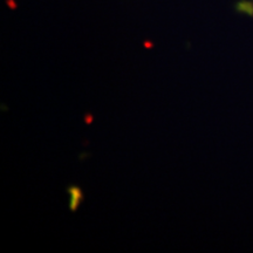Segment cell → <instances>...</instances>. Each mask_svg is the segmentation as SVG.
Wrapping results in <instances>:
<instances>
[{
  "label": "cell",
  "instance_id": "277c9868",
  "mask_svg": "<svg viewBox=\"0 0 253 253\" xmlns=\"http://www.w3.org/2000/svg\"><path fill=\"white\" fill-rule=\"evenodd\" d=\"M91 121H93V116L90 114H88V115H86V123L87 125H90Z\"/></svg>",
  "mask_w": 253,
  "mask_h": 253
},
{
  "label": "cell",
  "instance_id": "7a4b0ae2",
  "mask_svg": "<svg viewBox=\"0 0 253 253\" xmlns=\"http://www.w3.org/2000/svg\"><path fill=\"white\" fill-rule=\"evenodd\" d=\"M233 8L238 14L253 18V0H238L233 5Z\"/></svg>",
  "mask_w": 253,
  "mask_h": 253
},
{
  "label": "cell",
  "instance_id": "6da1fadb",
  "mask_svg": "<svg viewBox=\"0 0 253 253\" xmlns=\"http://www.w3.org/2000/svg\"><path fill=\"white\" fill-rule=\"evenodd\" d=\"M67 194L69 195V210L72 212H75L78 210V208L80 207V204L84 202V192L82 189L78 185H69L67 188Z\"/></svg>",
  "mask_w": 253,
  "mask_h": 253
},
{
  "label": "cell",
  "instance_id": "3957f363",
  "mask_svg": "<svg viewBox=\"0 0 253 253\" xmlns=\"http://www.w3.org/2000/svg\"><path fill=\"white\" fill-rule=\"evenodd\" d=\"M6 4H7V6L11 9H15L17 8V4H15L14 0H6Z\"/></svg>",
  "mask_w": 253,
  "mask_h": 253
},
{
  "label": "cell",
  "instance_id": "5b68a950",
  "mask_svg": "<svg viewBox=\"0 0 253 253\" xmlns=\"http://www.w3.org/2000/svg\"><path fill=\"white\" fill-rule=\"evenodd\" d=\"M153 42L151 41H144V47H147V48H151L153 47Z\"/></svg>",
  "mask_w": 253,
  "mask_h": 253
}]
</instances>
